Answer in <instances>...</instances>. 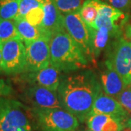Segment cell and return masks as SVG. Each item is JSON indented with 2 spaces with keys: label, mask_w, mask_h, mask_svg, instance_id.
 Instances as JSON below:
<instances>
[{
  "label": "cell",
  "mask_w": 131,
  "mask_h": 131,
  "mask_svg": "<svg viewBox=\"0 0 131 131\" xmlns=\"http://www.w3.org/2000/svg\"><path fill=\"white\" fill-rule=\"evenodd\" d=\"M101 90V82L93 71L84 70L63 77L57 93L63 108L79 122H84Z\"/></svg>",
  "instance_id": "obj_1"
},
{
  "label": "cell",
  "mask_w": 131,
  "mask_h": 131,
  "mask_svg": "<svg viewBox=\"0 0 131 131\" xmlns=\"http://www.w3.org/2000/svg\"><path fill=\"white\" fill-rule=\"evenodd\" d=\"M50 64L69 73L88 67L89 61L66 29L52 34L50 40Z\"/></svg>",
  "instance_id": "obj_2"
},
{
  "label": "cell",
  "mask_w": 131,
  "mask_h": 131,
  "mask_svg": "<svg viewBox=\"0 0 131 131\" xmlns=\"http://www.w3.org/2000/svg\"><path fill=\"white\" fill-rule=\"evenodd\" d=\"M34 125L41 131H76L79 120L63 108H31Z\"/></svg>",
  "instance_id": "obj_3"
},
{
  "label": "cell",
  "mask_w": 131,
  "mask_h": 131,
  "mask_svg": "<svg viewBox=\"0 0 131 131\" xmlns=\"http://www.w3.org/2000/svg\"><path fill=\"white\" fill-rule=\"evenodd\" d=\"M106 60L122 77L127 86L131 84V41L124 34L108 45Z\"/></svg>",
  "instance_id": "obj_4"
},
{
  "label": "cell",
  "mask_w": 131,
  "mask_h": 131,
  "mask_svg": "<svg viewBox=\"0 0 131 131\" xmlns=\"http://www.w3.org/2000/svg\"><path fill=\"white\" fill-rule=\"evenodd\" d=\"M0 122L32 131L34 125L31 108L6 97H0Z\"/></svg>",
  "instance_id": "obj_5"
},
{
  "label": "cell",
  "mask_w": 131,
  "mask_h": 131,
  "mask_svg": "<svg viewBox=\"0 0 131 131\" xmlns=\"http://www.w3.org/2000/svg\"><path fill=\"white\" fill-rule=\"evenodd\" d=\"M1 50L2 71L7 75H20L26 72V45L20 38L3 43Z\"/></svg>",
  "instance_id": "obj_6"
},
{
  "label": "cell",
  "mask_w": 131,
  "mask_h": 131,
  "mask_svg": "<svg viewBox=\"0 0 131 131\" xmlns=\"http://www.w3.org/2000/svg\"><path fill=\"white\" fill-rule=\"evenodd\" d=\"M63 17L66 31L80 47L88 60L95 64L91 47L89 26L81 18L80 12L65 15Z\"/></svg>",
  "instance_id": "obj_7"
},
{
  "label": "cell",
  "mask_w": 131,
  "mask_h": 131,
  "mask_svg": "<svg viewBox=\"0 0 131 131\" xmlns=\"http://www.w3.org/2000/svg\"><path fill=\"white\" fill-rule=\"evenodd\" d=\"M50 38L42 37L35 41L24 43L26 45V72L41 70L50 64Z\"/></svg>",
  "instance_id": "obj_8"
},
{
  "label": "cell",
  "mask_w": 131,
  "mask_h": 131,
  "mask_svg": "<svg viewBox=\"0 0 131 131\" xmlns=\"http://www.w3.org/2000/svg\"><path fill=\"white\" fill-rule=\"evenodd\" d=\"M61 73V71L50 64L41 70L20 74V80L30 85H39L52 91H58L63 78Z\"/></svg>",
  "instance_id": "obj_9"
},
{
  "label": "cell",
  "mask_w": 131,
  "mask_h": 131,
  "mask_svg": "<svg viewBox=\"0 0 131 131\" xmlns=\"http://www.w3.org/2000/svg\"><path fill=\"white\" fill-rule=\"evenodd\" d=\"M24 95L33 107L63 108L57 91H52L39 85H30L26 89Z\"/></svg>",
  "instance_id": "obj_10"
},
{
  "label": "cell",
  "mask_w": 131,
  "mask_h": 131,
  "mask_svg": "<svg viewBox=\"0 0 131 131\" xmlns=\"http://www.w3.org/2000/svg\"><path fill=\"white\" fill-rule=\"evenodd\" d=\"M101 114L114 117L119 120L125 127L129 113L114 98L108 95L101 90L93 104L90 114ZM89 115V116H90Z\"/></svg>",
  "instance_id": "obj_11"
},
{
  "label": "cell",
  "mask_w": 131,
  "mask_h": 131,
  "mask_svg": "<svg viewBox=\"0 0 131 131\" xmlns=\"http://www.w3.org/2000/svg\"><path fill=\"white\" fill-rule=\"evenodd\" d=\"M44 19L42 27L45 31L52 34L58 31L66 29L63 15L57 7L53 0H42Z\"/></svg>",
  "instance_id": "obj_12"
},
{
  "label": "cell",
  "mask_w": 131,
  "mask_h": 131,
  "mask_svg": "<svg viewBox=\"0 0 131 131\" xmlns=\"http://www.w3.org/2000/svg\"><path fill=\"white\" fill-rule=\"evenodd\" d=\"M101 84L103 92L114 98L127 87L122 77L107 61H105L103 70L101 71Z\"/></svg>",
  "instance_id": "obj_13"
},
{
  "label": "cell",
  "mask_w": 131,
  "mask_h": 131,
  "mask_svg": "<svg viewBox=\"0 0 131 131\" xmlns=\"http://www.w3.org/2000/svg\"><path fill=\"white\" fill-rule=\"evenodd\" d=\"M91 131H122L124 125L119 120L106 114H90L86 120Z\"/></svg>",
  "instance_id": "obj_14"
},
{
  "label": "cell",
  "mask_w": 131,
  "mask_h": 131,
  "mask_svg": "<svg viewBox=\"0 0 131 131\" xmlns=\"http://www.w3.org/2000/svg\"><path fill=\"white\" fill-rule=\"evenodd\" d=\"M14 21L19 37L25 44L42 37L51 38V34L45 31L41 26H33L25 19L17 18L15 19Z\"/></svg>",
  "instance_id": "obj_15"
},
{
  "label": "cell",
  "mask_w": 131,
  "mask_h": 131,
  "mask_svg": "<svg viewBox=\"0 0 131 131\" xmlns=\"http://www.w3.org/2000/svg\"><path fill=\"white\" fill-rule=\"evenodd\" d=\"M91 47L95 61L98 58L101 52L106 47L109 39L112 38L109 31L105 27L94 28L90 27Z\"/></svg>",
  "instance_id": "obj_16"
},
{
  "label": "cell",
  "mask_w": 131,
  "mask_h": 131,
  "mask_svg": "<svg viewBox=\"0 0 131 131\" xmlns=\"http://www.w3.org/2000/svg\"><path fill=\"white\" fill-rule=\"evenodd\" d=\"M80 15L88 26L93 28L98 15L97 0H86L80 9Z\"/></svg>",
  "instance_id": "obj_17"
},
{
  "label": "cell",
  "mask_w": 131,
  "mask_h": 131,
  "mask_svg": "<svg viewBox=\"0 0 131 131\" xmlns=\"http://www.w3.org/2000/svg\"><path fill=\"white\" fill-rule=\"evenodd\" d=\"M20 0H0V18L14 20L19 12Z\"/></svg>",
  "instance_id": "obj_18"
},
{
  "label": "cell",
  "mask_w": 131,
  "mask_h": 131,
  "mask_svg": "<svg viewBox=\"0 0 131 131\" xmlns=\"http://www.w3.org/2000/svg\"><path fill=\"white\" fill-rule=\"evenodd\" d=\"M20 38L14 20L0 18V45L9 40Z\"/></svg>",
  "instance_id": "obj_19"
},
{
  "label": "cell",
  "mask_w": 131,
  "mask_h": 131,
  "mask_svg": "<svg viewBox=\"0 0 131 131\" xmlns=\"http://www.w3.org/2000/svg\"><path fill=\"white\" fill-rule=\"evenodd\" d=\"M57 7L63 15L80 12L86 0H53Z\"/></svg>",
  "instance_id": "obj_20"
},
{
  "label": "cell",
  "mask_w": 131,
  "mask_h": 131,
  "mask_svg": "<svg viewBox=\"0 0 131 131\" xmlns=\"http://www.w3.org/2000/svg\"><path fill=\"white\" fill-rule=\"evenodd\" d=\"M43 6L42 0H20L18 15L17 18H24L31 9Z\"/></svg>",
  "instance_id": "obj_21"
},
{
  "label": "cell",
  "mask_w": 131,
  "mask_h": 131,
  "mask_svg": "<svg viewBox=\"0 0 131 131\" xmlns=\"http://www.w3.org/2000/svg\"><path fill=\"white\" fill-rule=\"evenodd\" d=\"M44 15L45 13H44L43 6H41L31 9L29 13L26 14L24 19L27 20L29 24H31L33 26L40 27L43 22Z\"/></svg>",
  "instance_id": "obj_22"
},
{
  "label": "cell",
  "mask_w": 131,
  "mask_h": 131,
  "mask_svg": "<svg viewBox=\"0 0 131 131\" xmlns=\"http://www.w3.org/2000/svg\"><path fill=\"white\" fill-rule=\"evenodd\" d=\"M120 105L128 113H131V88L128 85L115 98Z\"/></svg>",
  "instance_id": "obj_23"
},
{
  "label": "cell",
  "mask_w": 131,
  "mask_h": 131,
  "mask_svg": "<svg viewBox=\"0 0 131 131\" xmlns=\"http://www.w3.org/2000/svg\"><path fill=\"white\" fill-rule=\"evenodd\" d=\"M108 5L113 7L122 11L125 13L130 14L131 11V0H106Z\"/></svg>",
  "instance_id": "obj_24"
},
{
  "label": "cell",
  "mask_w": 131,
  "mask_h": 131,
  "mask_svg": "<svg viewBox=\"0 0 131 131\" xmlns=\"http://www.w3.org/2000/svg\"><path fill=\"white\" fill-rule=\"evenodd\" d=\"M14 93L13 88L5 80L0 79V97H9Z\"/></svg>",
  "instance_id": "obj_25"
},
{
  "label": "cell",
  "mask_w": 131,
  "mask_h": 131,
  "mask_svg": "<svg viewBox=\"0 0 131 131\" xmlns=\"http://www.w3.org/2000/svg\"><path fill=\"white\" fill-rule=\"evenodd\" d=\"M0 131H32L28 130L26 129H24L22 127L11 126L9 125L5 124L3 122H0Z\"/></svg>",
  "instance_id": "obj_26"
},
{
  "label": "cell",
  "mask_w": 131,
  "mask_h": 131,
  "mask_svg": "<svg viewBox=\"0 0 131 131\" xmlns=\"http://www.w3.org/2000/svg\"><path fill=\"white\" fill-rule=\"evenodd\" d=\"M125 37L131 41V25H127L125 28V32H124Z\"/></svg>",
  "instance_id": "obj_27"
},
{
  "label": "cell",
  "mask_w": 131,
  "mask_h": 131,
  "mask_svg": "<svg viewBox=\"0 0 131 131\" xmlns=\"http://www.w3.org/2000/svg\"><path fill=\"white\" fill-rule=\"evenodd\" d=\"M124 127H129L131 129V113H129V114H128V117L125 121Z\"/></svg>",
  "instance_id": "obj_28"
},
{
  "label": "cell",
  "mask_w": 131,
  "mask_h": 131,
  "mask_svg": "<svg viewBox=\"0 0 131 131\" xmlns=\"http://www.w3.org/2000/svg\"><path fill=\"white\" fill-rule=\"evenodd\" d=\"M123 131H131L130 128H129V127H124L123 128Z\"/></svg>",
  "instance_id": "obj_29"
},
{
  "label": "cell",
  "mask_w": 131,
  "mask_h": 131,
  "mask_svg": "<svg viewBox=\"0 0 131 131\" xmlns=\"http://www.w3.org/2000/svg\"><path fill=\"white\" fill-rule=\"evenodd\" d=\"M1 62H2V50L0 48V70H1Z\"/></svg>",
  "instance_id": "obj_30"
},
{
  "label": "cell",
  "mask_w": 131,
  "mask_h": 131,
  "mask_svg": "<svg viewBox=\"0 0 131 131\" xmlns=\"http://www.w3.org/2000/svg\"><path fill=\"white\" fill-rule=\"evenodd\" d=\"M80 131H91V130H90L89 129H86V130H80Z\"/></svg>",
  "instance_id": "obj_31"
},
{
  "label": "cell",
  "mask_w": 131,
  "mask_h": 131,
  "mask_svg": "<svg viewBox=\"0 0 131 131\" xmlns=\"http://www.w3.org/2000/svg\"><path fill=\"white\" fill-rule=\"evenodd\" d=\"M0 48H2V45H0Z\"/></svg>",
  "instance_id": "obj_32"
},
{
  "label": "cell",
  "mask_w": 131,
  "mask_h": 131,
  "mask_svg": "<svg viewBox=\"0 0 131 131\" xmlns=\"http://www.w3.org/2000/svg\"><path fill=\"white\" fill-rule=\"evenodd\" d=\"M129 86H130V88H131V84H130V85H129Z\"/></svg>",
  "instance_id": "obj_33"
}]
</instances>
